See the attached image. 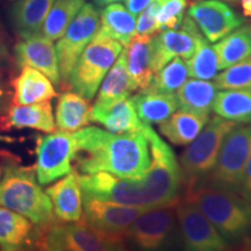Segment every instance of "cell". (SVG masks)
<instances>
[{"label":"cell","mask_w":251,"mask_h":251,"mask_svg":"<svg viewBox=\"0 0 251 251\" xmlns=\"http://www.w3.org/2000/svg\"><path fill=\"white\" fill-rule=\"evenodd\" d=\"M214 79L221 90H251V55L225 69Z\"/></svg>","instance_id":"e575fe53"},{"label":"cell","mask_w":251,"mask_h":251,"mask_svg":"<svg viewBox=\"0 0 251 251\" xmlns=\"http://www.w3.org/2000/svg\"><path fill=\"white\" fill-rule=\"evenodd\" d=\"M0 205L26 216L35 229L45 228L56 219L52 203L40 186L34 166L21 165L13 153L0 152Z\"/></svg>","instance_id":"3957f363"},{"label":"cell","mask_w":251,"mask_h":251,"mask_svg":"<svg viewBox=\"0 0 251 251\" xmlns=\"http://www.w3.org/2000/svg\"><path fill=\"white\" fill-rule=\"evenodd\" d=\"M76 168L83 175L108 172L120 178H139L151 165L146 126L142 129L115 134L98 127L76 130Z\"/></svg>","instance_id":"7a4b0ae2"},{"label":"cell","mask_w":251,"mask_h":251,"mask_svg":"<svg viewBox=\"0 0 251 251\" xmlns=\"http://www.w3.org/2000/svg\"><path fill=\"white\" fill-rule=\"evenodd\" d=\"M126 8L130 12L134 17H137L143 11L151 0H125Z\"/></svg>","instance_id":"ab89813d"},{"label":"cell","mask_w":251,"mask_h":251,"mask_svg":"<svg viewBox=\"0 0 251 251\" xmlns=\"http://www.w3.org/2000/svg\"><path fill=\"white\" fill-rule=\"evenodd\" d=\"M14 62V57L9 51L8 35L0 20V71H5Z\"/></svg>","instance_id":"74e56055"},{"label":"cell","mask_w":251,"mask_h":251,"mask_svg":"<svg viewBox=\"0 0 251 251\" xmlns=\"http://www.w3.org/2000/svg\"><path fill=\"white\" fill-rule=\"evenodd\" d=\"M33 224L26 216L0 205V247L6 251L24 249L31 243Z\"/></svg>","instance_id":"4316f807"},{"label":"cell","mask_w":251,"mask_h":251,"mask_svg":"<svg viewBox=\"0 0 251 251\" xmlns=\"http://www.w3.org/2000/svg\"><path fill=\"white\" fill-rule=\"evenodd\" d=\"M212 111L236 124H251V90H224L216 94Z\"/></svg>","instance_id":"4dcf8cb0"},{"label":"cell","mask_w":251,"mask_h":251,"mask_svg":"<svg viewBox=\"0 0 251 251\" xmlns=\"http://www.w3.org/2000/svg\"><path fill=\"white\" fill-rule=\"evenodd\" d=\"M100 85L101 86L99 87L96 103H105L113 100L129 98L131 93L135 92L133 81L127 70L125 48L106 74Z\"/></svg>","instance_id":"f546056e"},{"label":"cell","mask_w":251,"mask_h":251,"mask_svg":"<svg viewBox=\"0 0 251 251\" xmlns=\"http://www.w3.org/2000/svg\"><path fill=\"white\" fill-rule=\"evenodd\" d=\"M78 151L76 131L57 130L36 141L34 165L40 185H48L75 170L72 163Z\"/></svg>","instance_id":"9c48e42d"},{"label":"cell","mask_w":251,"mask_h":251,"mask_svg":"<svg viewBox=\"0 0 251 251\" xmlns=\"http://www.w3.org/2000/svg\"><path fill=\"white\" fill-rule=\"evenodd\" d=\"M84 219L106 236L126 243L128 229L144 209L101 199H83Z\"/></svg>","instance_id":"4fadbf2b"},{"label":"cell","mask_w":251,"mask_h":251,"mask_svg":"<svg viewBox=\"0 0 251 251\" xmlns=\"http://www.w3.org/2000/svg\"><path fill=\"white\" fill-rule=\"evenodd\" d=\"M183 199L196 205L227 241L251 242V203L236 191L188 185Z\"/></svg>","instance_id":"277c9868"},{"label":"cell","mask_w":251,"mask_h":251,"mask_svg":"<svg viewBox=\"0 0 251 251\" xmlns=\"http://www.w3.org/2000/svg\"><path fill=\"white\" fill-rule=\"evenodd\" d=\"M225 1H229V2H236L238 0H225Z\"/></svg>","instance_id":"f6af8a7d"},{"label":"cell","mask_w":251,"mask_h":251,"mask_svg":"<svg viewBox=\"0 0 251 251\" xmlns=\"http://www.w3.org/2000/svg\"><path fill=\"white\" fill-rule=\"evenodd\" d=\"M122 49L124 46L118 41L93 37L72 69L69 87L84 98L92 100Z\"/></svg>","instance_id":"52a82bcc"},{"label":"cell","mask_w":251,"mask_h":251,"mask_svg":"<svg viewBox=\"0 0 251 251\" xmlns=\"http://www.w3.org/2000/svg\"><path fill=\"white\" fill-rule=\"evenodd\" d=\"M92 122L101 125L115 134L142 129L146 125L137 117L129 98H122L105 103H93Z\"/></svg>","instance_id":"ffe728a7"},{"label":"cell","mask_w":251,"mask_h":251,"mask_svg":"<svg viewBox=\"0 0 251 251\" xmlns=\"http://www.w3.org/2000/svg\"><path fill=\"white\" fill-rule=\"evenodd\" d=\"M219 87L215 83L202 79L186 80L177 91L179 109L209 115Z\"/></svg>","instance_id":"83f0119b"},{"label":"cell","mask_w":251,"mask_h":251,"mask_svg":"<svg viewBox=\"0 0 251 251\" xmlns=\"http://www.w3.org/2000/svg\"><path fill=\"white\" fill-rule=\"evenodd\" d=\"M137 117L143 125H159L179 109L177 94L159 93L150 90L139 91L130 96Z\"/></svg>","instance_id":"603a6c76"},{"label":"cell","mask_w":251,"mask_h":251,"mask_svg":"<svg viewBox=\"0 0 251 251\" xmlns=\"http://www.w3.org/2000/svg\"><path fill=\"white\" fill-rule=\"evenodd\" d=\"M187 76L186 62L180 57H175L156 72L151 85L147 90L159 93H176L186 81Z\"/></svg>","instance_id":"836d02e7"},{"label":"cell","mask_w":251,"mask_h":251,"mask_svg":"<svg viewBox=\"0 0 251 251\" xmlns=\"http://www.w3.org/2000/svg\"><path fill=\"white\" fill-rule=\"evenodd\" d=\"M176 218L180 235L188 250L224 251L228 249L227 241L222 237L214 225L199 208L187 200H178Z\"/></svg>","instance_id":"8fae6325"},{"label":"cell","mask_w":251,"mask_h":251,"mask_svg":"<svg viewBox=\"0 0 251 251\" xmlns=\"http://www.w3.org/2000/svg\"><path fill=\"white\" fill-rule=\"evenodd\" d=\"M176 205L144 209L128 229L127 240L142 250H158L168 244L177 225Z\"/></svg>","instance_id":"7c38bea8"},{"label":"cell","mask_w":251,"mask_h":251,"mask_svg":"<svg viewBox=\"0 0 251 251\" xmlns=\"http://www.w3.org/2000/svg\"><path fill=\"white\" fill-rule=\"evenodd\" d=\"M35 129L42 133H52L56 124L52 107L49 100L28 105H12L6 112L0 114V129Z\"/></svg>","instance_id":"e0dca14e"},{"label":"cell","mask_w":251,"mask_h":251,"mask_svg":"<svg viewBox=\"0 0 251 251\" xmlns=\"http://www.w3.org/2000/svg\"><path fill=\"white\" fill-rule=\"evenodd\" d=\"M55 0H21L15 1L9 9V20L15 36L20 39L36 35Z\"/></svg>","instance_id":"44dd1931"},{"label":"cell","mask_w":251,"mask_h":251,"mask_svg":"<svg viewBox=\"0 0 251 251\" xmlns=\"http://www.w3.org/2000/svg\"><path fill=\"white\" fill-rule=\"evenodd\" d=\"M99 27V11L93 4H84L76 18L56 43L61 75V87H69V78L78 58L96 35Z\"/></svg>","instance_id":"30bf717a"},{"label":"cell","mask_w":251,"mask_h":251,"mask_svg":"<svg viewBox=\"0 0 251 251\" xmlns=\"http://www.w3.org/2000/svg\"><path fill=\"white\" fill-rule=\"evenodd\" d=\"M5 96L6 92L4 87L0 85V113L4 112V101H5Z\"/></svg>","instance_id":"7bdbcfd3"},{"label":"cell","mask_w":251,"mask_h":251,"mask_svg":"<svg viewBox=\"0 0 251 251\" xmlns=\"http://www.w3.org/2000/svg\"><path fill=\"white\" fill-rule=\"evenodd\" d=\"M55 218L63 222H75L83 216V196L79 175L76 171L63 176L62 179L47 187Z\"/></svg>","instance_id":"ac0fdd59"},{"label":"cell","mask_w":251,"mask_h":251,"mask_svg":"<svg viewBox=\"0 0 251 251\" xmlns=\"http://www.w3.org/2000/svg\"><path fill=\"white\" fill-rule=\"evenodd\" d=\"M92 122L90 100L76 92H64L56 106V127L59 130L76 131Z\"/></svg>","instance_id":"d4e9b609"},{"label":"cell","mask_w":251,"mask_h":251,"mask_svg":"<svg viewBox=\"0 0 251 251\" xmlns=\"http://www.w3.org/2000/svg\"><path fill=\"white\" fill-rule=\"evenodd\" d=\"M186 65L188 75L192 78L211 80L216 77L219 70L218 56L205 37L199 41L192 57L186 59Z\"/></svg>","instance_id":"d6a6232c"},{"label":"cell","mask_w":251,"mask_h":251,"mask_svg":"<svg viewBox=\"0 0 251 251\" xmlns=\"http://www.w3.org/2000/svg\"><path fill=\"white\" fill-rule=\"evenodd\" d=\"M241 7H242L244 17L251 19V0H241Z\"/></svg>","instance_id":"60d3db41"},{"label":"cell","mask_w":251,"mask_h":251,"mask_svg":"<svg viewBox=\"0 0 251 251\" xmlns=\"http://www.w3.org/2000/svg\"><path fill=\"white\" fill-rule=\"evenodd\" d=\"M151 165L139 178H120L108 172L79 176L83 199H101L148 209L176 205L183 184L177 157L156 131L146 126Z\"/></svg>","instance_id":"6da1fadb"},{"label":"cell","mask_w":251,"mask_h":251,"mask_svg":"<svg viewBox=\"0 0 251 251\" xmlns=\"http://www.w3.org/2000/svg\"><path fill=\"white\" fill-rule=\"evenodd\" d=\"M0 178H1V168H0Z\"/></svg>","instance_id":"7dc6e473"},{"label":"cell","mask_w":251,"mask_h":251,"mask_svg":"<svg viewBox=\"0 0 251 251\" xmlns=\"http://www.w3.org/2000/svg\"><path fill=\"white\" fill-rule=\"evenodd\" d=\"M161 7L156 15L159 30L179 28L185 18L187 0H161Z\"/></svg>","instance_id":"d590c367"},{"label":"cell","mask_w":251,"mask_h":251,"mask_svg":"<svg viewBox=\"0 0 251 251\" xmlns=\"http://www.w3.org/2000/svg\"><path fill=\"white\" fill-rule=\"evenodd\" d=\"M31 243L47 251H113L126 247L91 227L83 216L75 222L55 219L45 228L34 229Z\"/></svg>","instance_id":"5b68a950"},{"label":"cell","mask_w":251,"mask_h":251,"mask_svg":"<svg viewBox=\"0 0 251 251\" xmlns=\"http://www.w3.org/2000/svg\"><path fill=\"white\" fill-rule=\"evenodd\" d=\"M203 35L196 23L185 15L183 24L177 29H164L153 36V71L155 74L172 58L180 57L186 61L196 51Z\"/></svg>","instance_id":"9a60e30c"},{"label":"cell","mask_w":251,"mask_h":251,"mask_svg":"<svg viewBox=\"0 0 251 251\" xmlns=\"http://www.w3.org/2000/svg\"><path fill=\"white\" fill-rule=\"evenodd\" d=\"M14 62L18 67H31L45 74L52 84L61 86V75L56 48L51 40L42 35L20 39L14 46Z\"/></svg>","instance_id":"2e32d148"},{"label":"cell","mask_w":251,"mask_h":251,"mask_svg":"<svg viewBox=\"0 0 251 251\" xmlns=\"http://www.w3.org/2000/svg\"><path fill=\"white\" fill-rule=\"evenodd\" d=\"M136 17L121 4H109L99 12V27L94 37H108L127 46L135 34Z\"/></svg>","instance_id":"cb8c5ba5"},{"label":"cell","mask_w":251,"mask_h":251,"mask_svg":"<svg viewBox=\"0 0 251 251\" xmlns=\"http://www.w3.org/2000/svg\"><path fill=\"white\" fill-rule=\"evenodd\" d=\"M236 125L227 119L214 117L202 128L180 156L179 166L184 186L200 180L212 170L222 141Z\"/></svg>","instance_id":"ba28073f"},{"label":"cell","mask_w":251,"mask_h":251,"mask_svg":"<svg viewBox=\"0 0 251 251\" xmlns=\"http://www.w3.org/2000/svg\"><path fill=\"white\" fill-rule=\"evenodd\" d=\"M161 0H151L149 5L141 12L139 19L136 20L135 34L143 36H155L161 31L156 20V15L161 7Z\"/></svg>","instance_id":"8d00e7d4"},{"label":"cell","mask_w":251,"mask_h":251,"mask_svg":"<svg viewBox=\"0 0 251 251\" xmlns=\"http://www.w3.org/2000/svg\"><path fill=\"white\" fill-rule=\"evenodd\" d=\"M118 1H124V0H92L93 5L97 6V7H105L109 4H113V2H118Z\"/></svg>","instance_id":"b9f144b4"},{"label":"cell","mask_w":251,"mask_h":251,"mask_svg":"<svg viewBox=\"0 0 251 251\" xmlns=\"http://www.w3.org/2000/svg\"><path fill=\"white\" fill-rule=\"evenodd\" d=\"M208 118L209 115L179 109L159 124V131L175 146H187L202 130Z\"/></svg>","instance_id":"484cf974"},{"label":"cell","mask_w":251,"mask_h":251,"mask_svg":"<svg viewBox=\"0 0 251 251\" xmlns=\"http://www.w3.org/2000/svg\"><path fill=\"white\" fill-rule=\"evenodd\" d=\"M187 15L211 43L218 42L244 23L241 15L220 0H194L188 7Z\"/></svg>","instance_id":"5bb4252c"},{"label":"cell","mask_w":251,"mask_h":251,"mask_svg":"<svg viewBox=\"0 0 251 251\" xmlns=\"http://www.w3.org/2000/svg\"><path fill=\"white\" fill-rule=\"evenodd\" d=\"M128 74L133 81L135 91H143L151 85L153 71V36L134 34L125 48Z\"/></svg>","instance_id":"d6986e66"},{"label":"cell","mask_w":251,"mask_h":251,"mask_svg":"<svg viewBox=\"0 0 251 251\" xmlns=\"http://www.w3.org/2000/svg\"><path fill=\"white\" fill-rule=\"evenodd\" d=\"M8 1H12V2H15V1H21V0H8Z\"/></svg>","instance_id":"bcb514c9"},{"label":"cell","mask_w":251,"mask_h":251,"mask_svg":"<svg viewBox=\"0 0 251 251\" xmlns=\"http://www.w3.org/2000/svg\"><path fill=\"white\" fill-rule=\"evenodd\" d=\"M250 155L251 124L236 125L222 141L212 170L190 185H207L238 192Z\"/></svg>","instance_id":"8992f818"},{"label":"cell","mask_w":251,"mask_h":251,"mask_svg":"<svg viewBox=\"0 0 251 251\" xmlns=\"http://www.w3.org/2000/svg\"><path fill=\"white\" fill-rule=\"evenodd\" d=\"M14 105H28L50 100L58 94L52 81L36 69L25 65L20 74L12 80Z\"/></svg>","instance_id":"7402d4cb"},{"label":"cell","mask_w":251,"mask_h":251,"mask_svg":"<svg viewBox=\"0 0 251 251\" xmlns=\"http://www.w3.org/2000/svg\"><path fill=\"white\" fill-rule=\"evenodd\" d=\"M238 193L251 203V155L249 157V161L247 163L242 183H241L240 188H238Z\"/></svg>","instance_id":"f35d334b"},{"label":"cell","mask_w":251,"mask_h":251,"mask_svg":"<svg viewBox=\"0 0 251 251\" xmlns=\"http://www.w3.org/2000/svg\"><path fill=\"white\" fill-rule=\"evenodd\" d=\"M0 141H7V142H14V141H18L17 139H9V137L0 136Z\"/></svg>","instance_id":"ee69618b"},{"label":"cell","mask_w":251,"mask_h":251,"mask_svg":"<svg viewBox=\"0 0 251 251\" xmlns=\"http://www.w3.org/2000/svg\"><path fill=\"white\" fill-rule=\"evenodd\" d=\"M219 70H225L251 55V25H242L213 46Z\"/></svg>","instance_id":"f1b7e54d"},{"label":"cell","mask_w":251,"mask_h":251,"mask_svg":"<svg viewBox=\"0 0 251 251\" xmlns=\"http://www.w3.org/2000/svg\"><path fill=\"white\" fill-rule=\"evenodd\" d=\"M86 0H55L43 24L42 35L49 40H58L76 18Z\"/></svg>","instance_id":"1f68e13d"}]
</instances>
